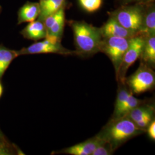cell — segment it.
Wrapping results in <instances>:
<instances>
[{"instance_id":"cell-17","label":"cell","mask_w":155,"mask_h":155,"mask_svg":"<svg viewBox=\"0 0 155 155\" xmlns=\"http://www.w3.org/2000/svg\"><path fill=\"white\" fill-rule=\"evenodd\" d=\"M155 108L153 105L143 104L134 108L127 116V117L130 119L133 122H137L144 117L150 114H154Z\"/></svg>"},{"instance_id":"cell-12","label":"cell","mask_w":155,"mask_h":155,"mask_svg":"<svg viewBox=\"0 0 155 155\" xmlns=\"http://www.w3.org/2000/svg\"><path fill=\"white\" fill-rule=\"evenodd\" d=\"M40 12V6L38 2L27 1L18 11V24L30 22L38 19Z\"/></svg>"},{"instance_id":"cell-4","label":"cell","mask_w":155,"mask_h":155,"mask_svg":"<svg viewBox=\"0 0 155 155\" xmlns=\"http://www.w3.org/2000/svg\"><path fill=\"white\" fill-rule=\"evenodd\" d=\"M129 39L118 37L102 38L100 43L99 51L109 57L113 63L116 76H117L122 58L129 45Z\"/></svg>"},{"instance_id":"cell-30","label":"cell","mask_w":155,"mask_h":155,"mask_svg":"<svg viewBox=\"0 0 155 155\" xmlns=\"http://www.w3.org/2000/svg\"><path fill=\"white\" fill-rule=\"evenodd\" d=\"M47 1V0H39L40 2H43V1Z\"/></svg>"},{"instance_id":"cell-11","label":"cell","mask_w":155,"mask_h":155,"mask_svg":"<svg viewBox=\"0 0 155 155\" xmlns=\"http://www.w3.org/2000/svg\"><path fill=\"white\" fill-rule=\"evenodd\" d=\"M138 35L144 38L155 35V7L153 2L144 5V15Z\"/></svg>"},{"instance_id":"cell-9","label":"cell","mask_w":155,"mask_h":155,"mask_svg":"<svg viewBox=\"0 0 155 155\" xmlns=\"http://www.w3.org/2000/svg\"><path fill=\"white\" fill-rule=\"evenodd\" d=\"M100 29L102 38L118 37L130 39L137 35L136 33L122 27L115 18L111 16H110Z\"/></svg>"},{"instance_id":"cell-5","label":"cell","mask_w":155,"mask_h":155,"mask_svg":"<svg viewBox=\"0 0 155 155\" xmlns=\"http://www.w3.org/2000/svg\"><path fill=\"white\" fill-rule=\"evenodd\" d=\"M132 93L140 94L153 89L155 84V74L152 68L141 62L140 66L125 82Z\"/></svg>"},{"instance_id":"cell-10","label":"cell","mask_w":155,"mask_h":155,"mask_svg":"<svg viewBox=\"0 0 155 155\" xmlns=\"http://www.w3.org/2000/svg\"><path fill=\"white\" fill-rule=\"evenodd\" d=\"M103 139L97 134L91 139H88L85 141L74 145L70 147L64 148L61 150L60 153L71 155H91L93 152L99 145Z\"/></svg>"},{"instance_id":"cell-23","label":"cell","mask_w":155,"mask_h":155,"mask_svg":"<svg viewBox=\"0 0 155 155\" xmlns=\"http://www.w3.org/2000/svg\"><path fill=\"white\" fill-rule=\"evenodd\" d=\"M11 155L9 145L6 141L5 139H0V155Z\"/></svg>"},{"instance_id":"cell-15","label":"cell","mask_w":155,"mask_h":155,"mask_svg":"<svg viewBox=\"0 0 155 155\" xmlns=\"http://www.w3.org/2000/svg\"><path fill=\"white\" fill-rule=\"evenodd\" d=\"M66 0H47L39 2L40 12L38 20L43 21L47 17L66 6Z\"/></svg>"},{"instance_id":"cell-29","label":"cell","mask_w":155,"mask_h":155,"mask_svg":"<svg viewBox=\"0 0 155 155\" xmlns=\"http://www.w3.org/2000/svg\"><path fill=\"white\" fill-rule=\"evenodd\" d=\"M1 11H2V7H1V6L0 5V13Z\"/></svg>"},{"instance_id":"cell-8","label":"cell","mask_w":155,"mask_h":155,"mask_svg":"<svg viewBox=\"0 0 155 155\" xmlns=\"http://www.w3.org/2000/svg\"><path fill=\"white\" fill-rule=\"evenodd\" d=\"M65 7L47 17L43 21L46 29L45 39L61 42L65 25Z\"/></svg>"},{"instance_id":"cell-3","label":"cell","mask_w":155,"mask_h":155,"mask_svg":"<svg viewBox=\"0 0 155 155\" xmlns=\"http://www.w3.org/2000/svg\"><path fill=\"white\" fill-rule=\"evenodd\" d=\"M144 5H124L111 12L110 16L115 18L124 28L138 35L144 15Z\"/></svg>"},{"instance_id":"cell-16","label":"cell","mask_w":155,"mask_h":155,"mask_svg":"<svg viewBox=\"0 0 155 155\" xmlns=\"http://www.w3.org/2000/svg\"><path fill=\"white\" fill-rule=\"evenodd\" d=\"M19 56L17 51L11 50L0 45V80L13 61Z\"/></svg>"},{"instance_id":"cell-2","label":"cell","mask_w":155,"mask_h":155,"mask_svg":"<svg viewBox=\"0 0 155 155\" xmlns=\"http://www.w3.org/2000/svg\"><path fill=\"white\" fill-rule=\"evenodd\" d=\"M127 117L112 120L98 135L115 150L127 140L145 132Z\"/></svg>"},{"instance_id":"cell-27","label":"cell","mask_w":155,"mask_h":155,"mask_svg":"<svg viewBox=\"0 0 155 155\" xmlns=\"http://www.w3.org/2000/svg\"><path fill=\"white\" fill-rule=\"evenodd\" d=\"M2 92H3V87H2V86L1 84V83L0 82V98L2 94Z\"/></svg>"},{"instance_id":"cell-18","label":"cell","mask_w":155,"mask_h":155,"mask_svg":"<svg viewBox=\"0 0 155 155\" xmlns=\"http://www.w3.org/2000/svg\"><path fill=\"white\" fill-rule=\"evenodd\" d=\"M143 104V101L136 98L133 96V93L131 92L128 96L127 100L124 105L122 106L120 110L116 116L112 120H116L127 117V114L133 110L134 108Z\"/></svg>"},{"instance_id":"cell-26","label":"cell","mask_w":155,"mask_h":155,"mask_svg":"<svg viewBox=\"0 0 155 155\" xmlns=\"http://www.w3.org/2000/svg\"><path fill=\"white\" fill-rule=\"evenodd\" d=\"M154 0H141V4H146L153 2Z\"/></svg>"},{"instance_id":"cell-24","label":"cell","mask_w":155,"mask_h":155,"mask_svg":"<svg viewBox=\"0 0 155 155\" xmlns=\"http://www.w3.org/2000/svg\"><path fill=\"white\" fill-rule=\"evenodd\" d=\"M146 130L148 134V136L152 140H155V121L153 120L152 122L150 123V125L147 128Z\"/></svg>"},{"instance_id":"cell-13","label":"cell","mask_w":155,"mask_h":155,"mask_svg":"<svg viewBox=\"0 0 155 155\" xmlns=\"http://www.w3.org/2000/svg\"><path fill=\"white\" fill-rule=\"evenodd\" d=\"M20 33L24 38L35 41L45 39L46 37V29L44 22L37 19L29 22Z\"/></svg>"},{"instance_id":"cell-6","label":"cell","mask_w":155,"mask_h":155,"mask_svg":"<svg viewBox=\"0 0 155 155\" xmlns=\"http://www.w3.org/2000/svg\"><path fill=\"white\" fill-rule=\"evenodd\" d=\"M144 44V38L137 35L129 39V45L122 58V62L118 72L116 79L120 84H125L127 70L140 58Z\"/></svg>"},{"instance_id":"cell-19","label":"cell","mask_w":155,"mask_h":155,"mask_svg":"<svg viewBox=\"0 0 155 155\" xmlns=\"http://www.w3.org/2000/svg\"><path fill=\"white\" fill-rule=\"evenodd\" d=\"M130 93L131 91H129L125 87V86H124L123 87H120L119 89L117 96L116 102H115L113 118L116 116L117 114H118L119 111L120 110L122 106L124 105V104L125 103L126 101L128 98V96L129 95V94H130Z\"/></svg>"},{"instance_id":"cell-22","label":"cell","mask_w":155,"mask_h":155,"mask_svg":"<svg viewBox=\"0 0 155 155\" xmlns=\"http://www.w3.org/2000/svg\"><path fill=\"white\" fill-rule=\"evenodd\" d=\"M153 120H154V114H150L148 116L144 117V118H143L142 119L135 122V124L138 127L146 130L147 128L150 125V123Z\"/></svg>"},{"instance_id":"cell-14","label":"cell","mask_w":155,"mask_h":155,"mask_svg":"<svg viewBox=\"0 0 155 155\" xmlns=\"http://www.w3.org/2000/svg\"><path fill=\"white\" fill-rule=\"evenodd\" d=\"M141 62L151 67H155V35L144 38V44L140 55Z\"/></svg>"},{"instance_id":"cell-28","label":"cell","mask_w":155,"mask_h":155,"mask_svg":"<svg viewBox=\"0 0 155 155\" xmlns=\"http://www.w3.org/2000/svg\"><path fill=\"white\" fill-rule=\"evenodd\" d=\"M5 139V137H4L3 133H2V132H1V129H0V139Z\"/></svg>"},{"instance_id":"cell-1","label":"cell","mask_w":155,"mask_h":155,"mask_svg":"<svg viewBox=\"0 0 155 155\" xmlns=\"http://www.w3.org/2000/svg\"><path fill=\"white\" fill-rule=\"evenodd\" d=\"M68 23L74 34L77 55L89 56L100 52L99 47L102 39L100 28L84 21L72 20Z\"/></svg>"},{"instance_id":"cell-25","label":"cell","mask_w":155,"mask_h":155,"mask_svg":"<svg viewBox=\"0 0 155 155\" xmlns=\"http://www.w3.org/2000/svg\"><path fill=\"white\" fill-rule=\"evenodd\" d=\"M121 1L124 4V5H128L132 3L141 4V0H121Z\"/></svg>"},{"instance_id":"cell-21","label":"cell","mask_w":155,"mask_h":155,"mask_svg":"<svg viewBox=\"0 0 155 155\" xmlns=\"http://www.w3.org/2000/svg\"><path fill=\"white\" fill-rule=\"evenodd\" d=\"M114 151L109 144L103 140L102 143L94 150L91 155H110Z\"/></svg>"},{"instance_id":"cell-7","label":"cell","mask_w":155,"mask_h":155,"mask_svg":"<svg viewBox=\"0 0 155 155\" xmlns=\"http://www.w3.org/2000/svg\"><path fill=\"white\" fill-rule=\"evenodd\" d=\"M18 56L34 55L41 54H56L62 55H77L75 51L64 48L61 42L45 39L41 41H36L27 47H24L17 51Z\"/></svg>"},{"instance_id":"cell-20","label":"cell","mask_w":155,"mask_h":155,"mask_svg":"<svg viewBox=\"0 0 155 155\" xmlns=\"http://www.w3.org/2000/svg\"><path fill=\"white\" fill-rule=\"evenodd\" d=\"M83 9L90 13L98 11L102 4V0H79Z\"/></svg>"}]
</instances>
